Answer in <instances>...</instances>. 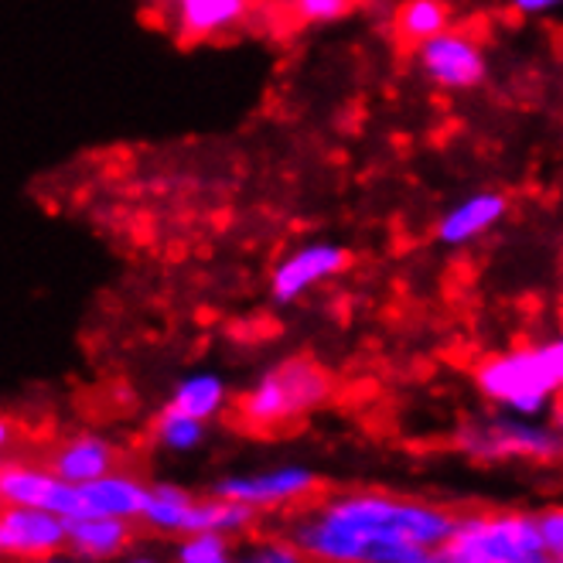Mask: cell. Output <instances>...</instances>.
Wrapping results in <instances>:
<instances>
[{"instance_id": "1", "label": "cell", "mask_w": 563, "mask_h": 563, "mask_svg": "<svg viewBox=\"0 0 563 563\" xmlns=\"http://www.w3.org/2000/svg\"><path fill=\"white\" fill-rule=\"evenodd\" d=\"M457 512L383 488H335L284 512L287 533L314 563H407L441 550Z\"/></svg>"}, {"instance_id": "2", "label": "cell", "mask_w": 563, "mask_h": 563, "mask_svg": "<svg viewBox=\"0 0 563 563\" xmlns=\"http://www.w3.org/2000/svg\"><path fill=\"white\" fill-rule=\"evenodd\" d=\"M335 393V379L311 355H290L263 373L240 400L236 420L253 434H271L324 407Z\"/></svg>"}, {"instance_id": "3", "label": "cell", "mask_w": 563, "mask_h": 563, "mask_svg": "<svg viewBox=\"0 0 563 563\" xmlns=\"http://www.w3.org/2000/svg\"><path fill=\"white\" fill-rule=\"evenodd\" d=\"M438 553L444 563H553L537 512L522 509L457 512L451 537Z\"/></svg>"}, {"instance_id": "4", "label": "cell", "mask_w": 563, "mask_h": 563, "mask_svg": "<svg viewBox=\"0 0 563 563\" xmlns=\"http://www.w3.org/2000/svg\"><path fill=\"white\" fill-rule=\"evenodd\" d=\"M475 386L488 404L533 420L553 410L556 396L563 393L543 355V345H526L482 358L475 366Z\"/></svg>"}, {"instance_id": "5", "label": "cell", "mask_w": 563, "mask_h": 563, "mask_svg": "<svg viewBox=\"0 0 563 563\" xmlns=\"http://www.w3.org/2000/svg\"><path fill=\"white\" fill-rule=\"evenodd\" d=\"M454 448L482 461V465H499V461H547L563 457V434L553 423H540L533 417L499 413V417H475L454 430Z\"/></svg>"}, {"instance_id": "6", "label": "cell", "mask_w": 563, "mask_h": 563, "mask_svg": "<svg viewBox=\"0 0 563 563\" xmlns=\"http://www.w3.org/2000/svg\"><path fill=\"white\" fill-rule=\"evenodd\" d=\"M420 76L448 92H468L488 79V55L472 31L448 27L413 48Z\"/></svg>"}, {"instance_id": "7", "label": "cell", "mask_w": 563, "mask_h": 563, "mask_svg": "<svg viewBox=\"0 0 563 563\" xmlns=\"http://www.w3.org/2000/svg\"><path fill=\"white\" fill-rule=\"evenodd\" d=\"M212 492L225 495V499H240L260 512H290L301 503L314 499L321 492V478L311 468L284 465V468H267L253 475H229Z\"/></svg>"}, {"instance_id": "8", "label": "cell", "mask_w": 563, "mask_h": 563, "mask_svg": "<svg viewBox=\"0 0 563 563\" xmlns=\"http://www.w3.org/2000/svg\"><path fill=\"white\" fill-rule=\"evenodd\" d=\"M69 550V519L48 509L4 506L0 512V553L14 563L42 560Z\"/></svg>"}, {"instance_id": "9", "label": "cell", "mask_w": 563, "mask_h": 563, "mask_svg": "<svg viewBox=\"0 0 563 563\" xmlns=\"http://www.w3.org/2000/svg\"><path fill=\"white\" fill-rule=\"evenodd\" d=\"M0 499L4 506H31V509H48L62 519L76 516V485L58 478L45 461H14L8 457L0 468Z\"/></svg>"}, {"instance_id": "10", "label": "cell", "mask_w": 563, "mask_h": 563, "mask_svg": "<svg viewBox=\"0 0 563 563\" xmlns=\"http://www.w3.org/2000/svg\"><path fill=\"white\" fill-rule=\"evenodd\" d=\"M345 267H349V253L339 243H308L301 250L287 253L274 267L271 294L277 305H294V301H301L311 287L339 277Z\"/></svg>"}, {"instance_id": "11", "label": "cell", "mask_w": 563, "mask_h": 563, "mask_svg": "<svg viewBox=\"0 0 563 563\" xmlns=\"http://www.w3.org/2000/svg\"><path fill=\"white\" fill-rule=\"evenodd\" d=\"M147 492H151V485L141 475L126 472V468H117V472L96 478V482L76 485V516L73 519H82V516H117V519L141 522Z\"/></svg>"}, {"instance_id": "12", "label": "cell", "mask_w": 563, "mask_h": 563, "mask_svg": "<svg viewBox=\"0 0 563 563\" xmlns=\"http://www.w3.org/2000/svg\"><path fill=\"white\" fill-rule=\"evenodd\" d=\"M45 465L65 482L86 485V482H96V478L123 468V454L113 441L99 438V434H73L48 451Z\"/></svg>"}, {"instance_id": "13", "label": "cell", "mask_w": 563, "mask_h": 563, "mask_svg": "<svg viewBox=\"0 0 563 563\" xmlns=\"http://www.w3.org/2000/svg\"><path fill=\"white\" fill-rule=\"evenodd\" d=\"M506 212H509V198L503 191L468 195L438 219L434 236L441 246H468L472 240L492 233V229L506 219Z\"/></svg>"}, {"instance_id": "14", "label": "cell", "mask_w": 563, "mask_h": 563, "mask_svg": "<svg viewBox=\"0 0 563 563\" xmlns=\"http://www.w3.org/2000/svg\"><path fill=\"white\" fill-rule=\"evenodd\" d=\"M134 547V522L117 516H82L69 522V553L79 563H113Z\"/></svg>"}, {"instance_id": "15", "label": "cell", "mask_w": 563, "mask_h": 563, "mask_svg": "<svg viewBox=\"0 0 563 563\" xmlns=\"http://www.w3.org/2000/svg\"><path fill=\"white\" fill-rule=\"evenodd\" d=\"M260 516H263L260 509L212 492V495H202V499H195V509L188 519V537L191 533H222L233 540H246L256 533Z\"/></svg>"}, {"instance_id": "16", "label": "cell", "mask_w": 563, "mask_h": 563, "mask_svg": "<svg viewBox=\"0 0 563 563\" xmlns=\"http://www.w3.org/2000/svg\"><path fill=\"white\" fill-rule=\"evenodd\" d=\"M250 14V0H175V24L185 42H202L236 27Z\"/></svg>"}, {"instance_id": "17", "label": "cell", "mask_w": 563, "mask_h": 563, "mask_svg": "<svg viewBox=\"0 0 563 563\" xmlns=\"http://www.w3.org/2000/svg\"><path fill=\"white\" fill-rule=\"evenodd\" d=\"M198 495L185 492L172 482H154L147 492V503L141 512V526L161 537H188V519Z\"/></svg>"}, {"instance_id": "18", "label": "cell", "mask_w": 563, "mask_h": 563, "mask_svg": "<svg viewBox=\"0 0 563 563\" xmlns=\"http://www.w3.org/2000/svg\"><path fill=\"white\" fill-rule=\"evenodd\" d=\"M448 27H451V8L444 0H400L393 11V31L404 48H417Z\"/></svg>"}, {"instance_id": "19", "label": "cell", "mask_w": 563, "mask_h": 563, "mask_svg": "<svg viewBox=\"0 0 563 563\" xmlns=\"http://www.w3.org/2000/svg\"><path fill=\"white\" fill-rule=\"evenodd\" d=\"M175 410L188 413V417H198V420H212L225 410L229 404V393H225V383L216 376V373H195V376H185L175 389H172V400H168Z\"/></svg>"}, {"instance_id": "20", "label": "cell", "mask_w": 563, "mask_h": 563, "mask_svg": "<svg viewBox=\"0 0 563 563\" xmlns=\"http://www.w3.org/2000/svg\"><path fill=\"white\" fill-rule=\"evenodd\" d=\"M151 434H154L157 448L175 451V454H188V451H195L198 444L206 441V420L188 417V413H181V410H175L168 404L154 417Z\"/></svg>"}, {"instance_id": "21", "label": "cell", "mask_w": 563, "mask_h": 563, "mask_svg": "<svg viewBox=\"0 0 563 563\" xmlns=\"http://www.w3.org/2000/svg\"><path fill=\"white\" fill-rule=\"evenodd\" d=\"M236 563H314L287 533H253L236 543Z\"/></svg>"}, {"instance_id": "22", "label": "cell", "mask_w": 563, "mask_h": 563, "mask_svg": "<svg viewBox=\"0 0 563 563\" xmlns=\"http://www.w3.org/2000/svg\"><path fill=\"white\" fill-rule=\"evenodd\" d=\"M175 563H236V543L222 533H191L181 537Z\"/></svg>"}, {"instance_id": "23", "label": "cell", "mask_w": 563, "mask_h": 563, "mask_svg": "<svg viewBox=\"0 0 563 563\" xmlns=\"http://www.w3.org/2000/svg\"><path fill=\"white\" fill-rule=\"evenodd\" d=\"M287 4L301 24H331L349 14L355 8V0H287Z\"/></svg>"}, {"instance_id": "24", "label": "cell", "mask_w": 563, "mask_h": 563, "mask_svg": "<svg viewBox=\"0 0 563 563\" xmlns=\"http://www.w3.org/2000/svg\"><path fill=\"white\" fill-rule=\"evenodd\" d=\"M540 533H543V547L550 553L553 563H563V506H543L537 512Z\"/></svg>"}, {"instance_id": "25", "label": "cell", "mask_w": 563, "mask_h": 563, "mask_svg": "<svg viewBox=\"0 0 563 563\" xmlns=\"http://www.w3.org/2000/svg\"><path fill=\"white\" fill-rule=\"evenodd\" d=\"M509 8H512L519 18H540V14L560 11V8H563V0H509Z\"/></svg>"}, {"instance_id": "26", "label": "cell", "mask_w": 563, "mask_h": 563, "mask_svg": "<svg viewBox=\"0 0 563 563\" xmlns=\"http://www.w3.org/2000/svg\"><path fill=\"white\" fill-rule=\"evenodd\" d=\"M540 345H543V355H547V362H550L553 376H556L560 386H563V331H560V335H553L550 342H540Z\"/></svg>"}, {"instance_id": "27", "label": "cell", "mask_w": 563, "mask_h": 563, "mask_svg": "<svg viewBox=\"0 0 563 563\" xmlns=\"http://www.w3.org/2000/svg\"><path fill=\"white\" fill-rule=\"evenodd\" d=\"M27 563H79V560L65 550V553H52V556H42V560H27Z\"/></svg>"}, {"instance_id": "28", "label": "cell", "mask_w": 563, "mask_h": 563, "mask_svg": "<svg viewBox=\"0 0 563 563\" xmlns=\"http://www.w3.org/2000/svg\"><path fill=\"white\" fill-rule=\"evenodd\" d=\"M407 563H444V560H441V553H438V550H423V553L410 556Z\"/></svg>"}, {"instance_id": "29", "label": "cell", "mask_w": 563, "mask_h": 563, "mask_svg": "<svg viewBox=\"0 0 563 563\" xmlns=\"http://www.w3.org/2000/svg\"><path fill=\"white\" fill-rule=\"evenodd\" d=\"M550 423L560 430V434H563V400H556L553 404V410H550Z\"/></svg>"}, {"instance_id": "30", "label": "cell", "mask_w": 563, "mask_h": 563, "mask_svg": "<svg viewBox=\"0 0 563 563\" xmlns=\"http://www.w3.org/2000/svg\"><path fill=\"white\" fill-rule=\"evenodd\" d=\"M120 563H161V560H154V556H123Z\"/></svg>"}]
</instances>
